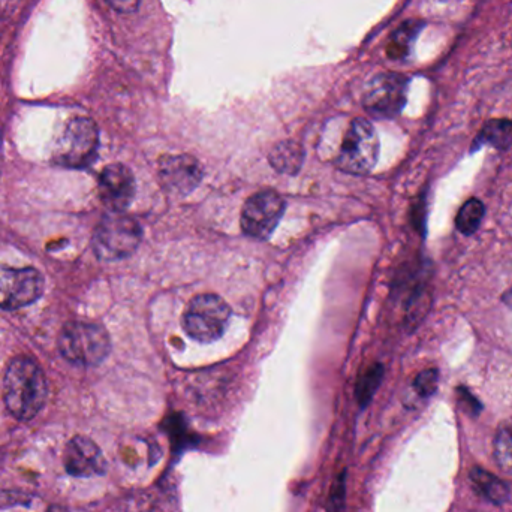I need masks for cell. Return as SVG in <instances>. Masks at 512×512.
Returning a JSON list of instances; mask_svg holds the SVG:
<instances>
[{
    "label": "cell",
    "instance_id": "obj_14",
    "mask_svg": "<svg viewBox=\"0 0 512 512\" xmlns=\"http://www.w3.org/2000/svg\"><path fill=\"white\" fill-rule=\"evenodd\" d=\"M268 159H270V164L273 165L274 170L285 174H297L301 165H303L304 153L298 144L286 141V143L277 144L271 150Z\"/></svg>",
    "mask_w": 512,
    "mask_h": 512
},
{
    "label": "cell",
    "instance_id": "obj_3",
    "mask_svg": "<svg viewBox=\"0 0 512 512\" xmlns=\"http://www.w3.org/2000/svg\"><path fill=\"white\" fill-rule=\"evenodd\" d=\"M379 158V138L372 123L366 119H352L343 134L337 153L336 167L348 174H367Z\"/></svg>",
    "mask_w": 512,
    "mask_h": 512
},
{
    "label": "cell",
    "instance_id": "obj_23",
    "mask_svg": "<svg viewBox=\"0 0 512 512\" xmlns=\"http://www.w3.org/2000/svg\"><path fill=\"white\" fill-rule=\"evenodd\" d=\"M114 11L120 12V14H131L135 12L140 6L141 0H105Z\"/></svg>",
    "mask_w": 512,
    "mask_h": 512
},
{
    "label": "cell",
    "instance_id": "obj_18",
    "mask_svg": "<svg viewBox=\"0 0 512 512\" xmlns=\"http://www.w3.org/2000/svg\"><path fill=\"white\" fill-rule=\"evenodd\" d=\"M495 460L505 474L512 475V421L498 430L495 438Z\"/></svg>",
    "mask_w": 512,
    "mask_h": 512
},
{
    "label": "cell",
    "instance_id": "obj_21",
    "mask_svg": "<svg viewBox=\"0 0 512 512\" xmlns=\"http://www.w3.org/2000/svg\"><path fill=\"white\" fill-rule=\"evenodd\" d=\"M116 512H153V505L149 496L137 493L120 502Z\"/></svg>",
    "mask_w": 512,
    "mask_h": 512
},
{
    "label": "cell",
    "instance_id": "obj_6",
    "mask_svg": "<svg viewBox=\"0 0 512 512\" xmlns=\"http://www.w3.org/2000/svg\"><path fill=\"white\" fill-rule=\"evenodd\" d=\"M141 242V227L129 216L105 218L93 233V251L99 259L117 261L137 251Z\"/></svg>",
    "mask_w": 512,
    "mask_h": 512
},
{
    "label": "cell",
    "instance_id": "obj_17",
    "mask_svg": "<svg viewBox=\"0 0 512 512\" xmlns=\"http://www.w3.org/2000/svg\"><path fill=\"white\" fill-rule=\"evenodd\" d=\"M480 144H492L496 149H508L512 144V122L510 120H493L478 137Z\"/></svg>",
    "mask_w": 512,
    "mask_h": 512
},
{
    "label": "cell",
    "instance_id": "obj_12",
    "mask_svg": "<svg viewBox=\"0 0 512 512\" xmlns=\"http://www.w3.org/2000/svg\"><path fill=\"white\" fill-rule=\"evenodd\" d=\"M63 463L72 477H95L104 474L107 469L104 454L98 445L86 436H75L68 442L63 454Z\"/></svg>",
    "mask_w": 512,
    "mask_h": 512
},
{
    "label": "cell",
    "instance_id": "obj_2",
    "mask_svg": "<svg viewBox=\"0 0 512 512\" xmlns=\"http://www.w3.org/2000/svg\"><path fill=\"white\" fill-rule=\"evenodd\" d=\"M59 351L77 366H98L111 351V340L101 325L69 322L59 334Z\"/></svg>",
    "mask_w": 512,
    "mask_h": 512
},
{
    "label": "cell",
    "instance_id": "obj_5",
    "mask_svg": "<svg viewBox=\"0 0 512 512\" xmlns=\"http://www.w3.org/2000/svg\"><path fill=\"white\" fill-rule=\"evenodd\" d=\"M230 318L231 309L224 298L216 294H201L192 298L183 313V328L198 342H215L227 330Z\"/></svg>",
    "mask_w": 512,
    "mask_h": 512
},
{
    "label": "cell",
    "instance_id": "obj_1",
    "mask_svg": "<svg viewBox=\"0 0 512 512\" xmlns=\"http://www.w3.org/2000/svg\"><path fill=\"white\" fill-rule=\"evenodd\" d=\"M47 381L39 364L29 357L9 361L3 378V400L12 417L29 421L44 408Z\"/></svg>",
    "mask_w": 512,
    "mask_h": 512
},
{
    "label": "cell",
    "instance_id": "obj_20",
    "mask_svg": "<svg viewBox=\"0 0 512 512\" xmlns=\"http://www.w3.org/2000/svg\"><path fill=\"white\" fill-rule=\"evenodd\" d=\"M439 384V373L435 369H427L417 376L414 382L415 391L421 397H430L435 394L436 388Z\"/></svg>",
    "mask_w": 512,
    "mask_h": 512
},
{
    "label": "cell",
    "instance_id": "obj_26",
    "mask_svg": "<svg viewBox=\"0 0 512 512\" xmlns=\"http://www.w3.org/2000/svg\"><path fill=\"white\" fill-rule=\"evenodd\" d=\"M48 512H65V511H63V510H62V508H56V507H54V508H51V510H50V511H48Z\"/></svg>",
    "mask_w": 512,
    "mask_h": 512
},
{
    "label": "cell",
    "instance_id": "obj_25",
    "mask_svg": "<svg viewBox=\"0 0 512 512\" xmlns=\"http://www.w3.org/2000/svg\"><path fill=\"white\" fill-rule=\"evenodd\" d=\"M502 301H504L505 306H508L510 309H512V286L510 289H508L507 292H505L504 295H502Z\"/></svg>",
    "mask_w": 512,
    "mask_h": 512
},
{
    "label": "cell",
    "instance_id": "obj_13",
    "mask_svg": "<svg viewBox=\"0 0 512 512\" xmlns=\"http://www.w3.org/2000/svg\"><path fill=\"white\" fill-rule=\"evenodd\" d=\"M471 484L481 498L492 502V504L502 505L510 498V489L507 484L484 469H472Z\"/></svg>",
    "mask_w": 512,
    "mask_h": 512
},
{
    "label": "cell",
    "instance_id": "obj_16",
    "mask_svg": "<svg viewBox=\"0 0 512 512\" xmlns=\"http://www.w3.org/2000/svg\"><path fill=\"white\" fill-rule=\"evenodd\" d=\"M484 204L477 198H471L463 204L460 212L457 213L456 227L465 236H472L480 228L484 219Z\"/></svg>",
    "mask_w": 512,
    "mask_h": 512
},
{
    "label": "cell",
    "instance_id": "obj_24",
    "mask_svg": "<svg viewBox=\"0 0 512 512\" xmlns=\"http://www.w3.org/2000/svg\"><path fill=\"white\" fill-rule=\"evenodd\" d=\"M460 399L468 405L469 409H472L474 414H480V403H478L477 399L471 396L468 390H460Z\"/></svg>",
    "mask_w": 512,
    "mask_h": 512
},
{
    "label": "cell",
    "instance_id": "obj_7",
    "mask_svg": "<svg viewBox=\"0 0 512 512\" xmlns=\"http://www.w3.org/2000/svg\"><path fill=\"white\" fill-rule=\"evenodd\" d=\"M44 292V277L36 268L0 264V309L17 310L35 303Z\"/></svg>",
    "mask_w": 512,
    "mask_h": 512
},
{
    "label": "cell",
    "instance_id": "obj_19",
    "mask_svg": "<svg viewBox=\"0 0 512 512\" xmlns=\"http://www.w3.org/2000/svg\"><path fill=\"white\" fill-rule=\"evenodd\" d=\"M382 373H384V369L381 366H375L361 379L357 390L361 406H367V403L372 400L373 394L378 390L379 382H381Z\"/></svg>",
    "mask_w": 512,
    "mask_h": 512
},
{
    "label": "cell",
    "instance_id": "obj_4",
    "mask_svg": "<svg viewBox=\"0 0 512 512\" xmlns=\"http://www.w3.org/2000/svg\"><path fill=\"white\" fill-rule=\"evenodd\" d=\"M99 131L87 117H75L66 123L53 150L56 164L66 168H86L98 155Z\"/></svg>",
    "mask_w": 512,
    "mask_h": 512
},
{
    "label": "cell",
    "instance_id": "obj_9",
    "mask_svg": "<svg viewBox=\"0 0 512 512\" xmlns=\"http://www.w3.org/2000/svg\"><path fill=\"white\" fill-rule=\"evenodd\" d=\"M285 209V200L277 192L261 191L252 195L243 207V233L252 239H268L279 225Z\"/></svg>",
    "mask_w": 512,
    "mask_h": 512
},
{
    "label": "cell",
    "instance_id": "obj_8",
    "mask_svg": "<svg viewBox=\"0 0 512 512\" xmlns=\"http://www.w3.org/2000/svg\"><path fill=\"white\" fill-rule=\"evenodd\" d=\"M408 80L394 72L376 75L366 92H364V108L378 119H393L399 116L406 104Z\"/></svg>",
    "mask_w": 512,
    "mask_h": 512
},
{
    "label": "cell",
    "instance_id": "obj_22",
    "mask_svg": "<svg viewBox=\"0 0 512 512\" xmlns=\"http://www.w3.org/2000/svg\"><path fill=\"white\" fill-rule=\"evenodd\" d=\"M345 507V472L337 477L331 490L330 502H328V510L330 512H343Z\"/></svg>",
    "mask_w": 512,
    "mask_h": 512
},
{
    "label": "cell",
    "instance_id": "obj_11",
    "mask_svg": "<svg viewBox=\"0 0 512 512\" xmlns=\"http://www.w3.org/2000/svg\"><path fill=\"white\" fill-rule=\"evenodd\" d=\"M98 192L102 204L107 209L113 210L114 213L123 212L134 200V174L125 165H108L99 176Z\"/></svg>",
    "mask_w": 512,
    "mask_h": 512
},
{
    "label": "cell",
    "instance_id": "obj_15",
    "mask_svg": "<svg viewBox=\"0 0 512 512\" xmlns=\"http://www.w3.org/2000/svg\"><path fill=\"white\" fill-rule=\"evenodd\" d=\"M421 26L423 24L418 23V21H408V23L399 27L388 42V57L393 60L405 59L411 51L412 44H414L415 38L420 32Z\"/></svg>",
    "mask_w": 512,
    "mask_h": 512
},
{
    "label": "cell",
    "instance_id": "obj_10",
    "mask_svg": "<svg viewBox=\"0 0 512 512\" xmlns=\"http://www.w3.org/2000/svg\"><path fill=\"white\" fill-rule=\"evenodd\" d=\"M203 167L189 155L164 156L159 161V180L170 194L188 195L200 185Z\"/></svg>",
    "mask_w": 512,
    "mask_h": 512
}]
</instances>
